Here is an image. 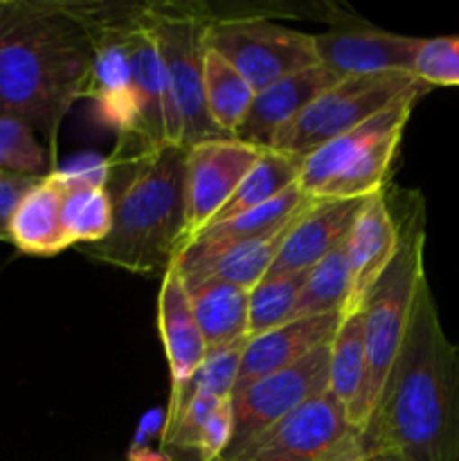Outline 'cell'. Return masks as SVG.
I'll use <instances>...</instances> for the list:
<instances>
[{
  "label": "cell",
  "mask_w": 459,
  "mask_h": 461,
  "mask_svg": "<svg viewBox=\"0 0 459 461\" xmlns=\"http://www.w3.org/2000/svg\"><path fill=\"white\" fill-rule=\"evenodd\" d=\"M345 315H315V318H300L291 322L274 327L261 336L250 338L243 349L241 365H238V376L234 383V392H241L250 383L279 372L284 367H291L297 360L309 356L324 342H331L340 327Z\"/></svg>",
  "instance_id": "ac0fdd59"
},
{
  "label": "cell",
  "mask_w": 459,
  "mask_h": 461,
  "mask_svg": "<svg viewBox=\"0 0 459 461\" xmlns=\"http://www.w3.org/2000/svg\"><path fill=\"white\" fill-rule=\"evenodd\" d=\"M304 201L306 194L302 192L300 185H292L286 192L279 194L277 198L255 207V210L246 212V214H238L234 216V219L223 221V223L207 225V228L201 230L189 243H202V246L216 248L228 246V243L246 241V239L261 237V234L270 232L273 228L282 225Z\"/></svg>",
  "instance_id": "4316f807"
},
{
  "label": "cell",
  "mask_w": 459,
  "mask_h": 461,
  "mask_svg": "<svg viewBox=\"0 0 459 461\" xmlns=\"http://www.w3.org/2000/svg\"><path fill=\"white\" fill-rule=\"evenodd\" d=\"M331 461H376V459L360 457V455L356 453V435H354L340 450H338V455Z\"/></svg>",
  "instance_id": "836d02e7"
},
{
  "label": "cell",
  "mask_w": 459,
  "mask_h": 461,
  "mask_svg": "<svg viewBox=\"0 0 459 461\" xmlns=\"http://www.w3.org/2000/svg\"><path fill=\"white\" fill-rule=\"evenodd\" d=\"M328 365H331V342H324L291 367L268 374L232 394L234 432L220 461L241 453L252 439L295 412L306 401L327 394Z\"/></svg>",
  "instance_id": "30bf717a"
},
{
  "label": "cell",
  "mask_w": 459,
  "mask_h": 461,
  "mask_svg": "<svg viewBox=\"0 0 459 461\" xmlns=\"http://www.w3.org/2000/svg\"><path fill=\"white\" fill-rule=\"evenodd\" d=\"M412 72L430 88L432 86H459V36L423 39Z\"/></svg>",
  "instance_id": "4dcf8cb0"
},
{
  "label": "cell",
  "mask_w": 459,
  "mask_h": 461,
  "mask_svg": "<svg viewBox=\"0 0 459 461\" xmlns=\"http://www.w3.org/2000/svg\"><path fill=\"white\" fill-rule=\"evenodd\" d=\"M376 461H459V347L446 338L428 279L376 410L356 435Z\"/></svg>",
  "instance_id": "6da1fadb"
},
{
  "label": "cell",
  "mask_w": 459,
  "mask_h": 461,
  "mask_svg": "<svg viewBox=\"0 0 459 461\" xmlns=\"http://www.w3.org/2000/svg\"><path fill=\"white\" fill-rule=\"evenodd\" d=\"M320 66L338 77L381 75V72H410L423 39L392 34L369 25L333 27L313 34Z\"/></svg>",
  "instance_id": "5bb4252c"
},
{
  "label": "cell",
  "mask_w": 459,
  "mask_h": 461,
  "mask_svg": "<svg viewBox=\"0 0 459 461\" xmlns=\"http://www.w3.org/2000/svg\"><path fill=\"white\" fill-rule=\"evenodd\" d=\"M93 45L72 3L0 0V115L57 149L61 122L86 99Z\"/></svg>",
  "instance_id": "7a4b0ae2"
},
{
  "label": "cell",
  "mask_w": 459,
  "mask_h": 461,
  "mask_svg": "<svg viewBox=\"0 0 459 461\" xmlns=\"http://www.w3.org/2000/svg\"><path fill=\"white\" fill-rule=\"evenodd\" d=\"M189 304L207 351L248 338V291L223 279H205L192 288Z\"/></svg>",
  "instance_id": "7402d4cb"
},
{
  "label": "cell",
  "mask_w": 459,
  "mask_h": 461,
  "mask_svg": "<svg viewBox=\"0 0 459 461\" xmlns=\"http://www.w3.org/2000/svg\"><path fill=\"white\" fill-rule=\"evenodd\" d=\"M158 329L169 363L171 394H176L201 367L207 345L194 318L187 288L174 266L162 275L160 295H158Z\"/></svg>",
  "instance_id": "d6986e66"
},
{
  "label": "cell",
  "mask_w": 459,
  "mask_h": 461,
  "mask_svg": "<svg viewBox=\"0 0 459 461\" xmlns=\"http://www.w3.org/2000/svg\"><path fill=\"white\" fill-rule=\"evenodd\" d=\"M184 162L183 144L148 149L120 135L106 160L112 228L86 252L135 275H165L184 241Z\"/></svg>",
  "instance_id": "3957f363"
},
{
  "label": "cell",
  "mask_w": 459,
  "mask_h": 461,
  "mask_svg": "<svg viewBox=\"0 0 459 461\" xmlns=\"http://www.w3.org/2000/svg\"><path fill=\"white\" fill-rule=\"evenodd\" d=\"M129 57L130 88L135 99V129L133 133L126 135H133L148 149L183 144V129L171 106L165 68L144 5H135L129 34Z\"/></svg>",
  "instance_id": "4fadbf2b"
},
{
  "label": "cell",
  "mask_w": 459,
  "mask_h": 461,
  "mask_svg": "<svg viewBox=\"0 0 459 461\" xmlns=\"http://www.w3.org/2000/svg\"><path fill=\"white\" fill-rule=\"evenodd\" d=\"M408 210L399 216V246L394 259L378 277L363 304L364 327V381L358 401L346 414L356 435L363 430L376 410L387 374L399 356L408 331L410 313L421 282L426 279V210L421 196L405 198Z\"/></svg>",
  "instance_id": "277c9868"
},
{
  "label": "cell",
  "mask_w": 459,
  "mask_h": 461,
  "mask_svg": "<svg viewBox=\"0 0 459 461\" xmlns=\"http://www.w3.org/2000/svg\"><path fill=\"white\" fill-rule=\"evenodd\" d=\"M72 5L93 45V66L86 97L94 102V111L104 126L120 131V135L133 133L135 99L130 88L129 34L135 5Z\"/></svg>",
  "instance_id": "9c48e42d"
},
{
  "label": "cell",
  "mask_w": 459,
  "mask_h": 461,
  "mask_svg": "<svg viewBox=\"0 0 459 461\" xmlns=\"http://www.w3.org/2000/svg\"><path fill=\"white\" fill-rule=\"evenodd\" d=\"M364 381V327L363 311H354L342 318L331 340V365H328V394L349 414L358 401Z\"/></svg>",
  "instance_id": "d4e9b609"
},
{
  "label": "cell",
  "mask_w": 459,
  "mask_h": 461,
  "mask_svg": "<svg viewBox=\"0 0 459 461\" xmlns=\"http://www.w3.org/2000/svg\"><path fill=\"white\" fill-rule=\"evenodd\" d=\"M248 340H250V338H243V340L232 342V345L228 347H220V349L207 351L201 367H198L196 374L189 378L187 385L180 392H176V394H171L169 410H166V421H171V419L178 414V410L183 408L194 394H210L216 396V399L232 396L234 383H237L238 376V365H241V356Z\"/></svg>",
  "instance_id": "f1b7e54d"
},
{
  "label": "cell",
  "mask_w": 459,
  "mask_h": 461,
  "mask_svg": "<svg viewBox=\"0 0 459 461\" xmlns=\"http://www.w3.org/2000/svg\"><path fill=\"white\" fill-rule=\"evenodd\" d=\"M430 86L418 81L394 104L304 156L297 185L310 198H367L390 174L412 108Z\"/></svg>",
  "instance_id": "5b68a950"
},
{
  "label": "cell",
  "mask_w": 459,
  "mask_h": 461,
  "mask_svg": "<svg viewBox=\"0 0 459 461\" xmlns=\"http://www.w3.org/2000/svg\"><path fill=\"white\" fill-rule=\"evenodd\" d=\"M302 162H304V158L274 151V149L261 151L255 165L248 169V174L243 176L230 201L220 207V212L212 219L210 225L223 223V221L234 219V216L246 214V212L273 201L279 194L286 192L288 187L297 185Z\"/></svg>",
  "instance_id": "603a6c76"
},
{
  "label": "cell",
  "mask_w": 459,
  "mask_h": 461,
  "mask_svg": "<svg viewBox=\"0 0 459 461\" xmlns=\"http://www.w3.org/2000/svg\"><path fill=\"white\" fill-rule=\"evenodd\" d=\"M306 273L266 275L248 291V338H256L274 327L291 322Z\"/></svg>",
  "instance_id": "83f0119b"
},
{
  "label": "cell",
  "mask_w": 459,
  "mask_h": 461,
  "mask_svg": "<svg viewBox=\"0 0 459 461\" xmlns=\"http://www.w3.org/2000/svg\"><path fill=\"white\" fill-rule=\"evenodd\" d=\"M202 88H205V108L212 124L225 138H234L255 102V88L243 79L232 63L225 61L207 45L205 63H202Z\"/></svg>",
  "instance_id": "cb8c5ba5"
},
{
  "label": "cell",
  "mask_w": 459,
  "mask_h": 461,
  "mask_svg": "<svg viewBox=\"0 0 459 461\" xmlns=\"http://www.w3.org/2000/svg\"><path fill=\"white\" fill-rule=\"evenodd\" d=\"M364 198H310L268 275L309 273L349 237Z\"/></svg>",
  "instance_id": "9a60e30c"
},
{
  "label": "cell",
  "mask_w": 459,
  "mask_h": 461,
  "mask_svg": "<svg viewBox=\"0 0 459 461\" xmlns=\"http://www.w3.org/2000/svg\"><path fill=\"white\" fill-rule=\"evenodd\" d=\"M151 25L174 113L183 129V147L214 138H225L205 108L202 63L205 34L212 18L194 3H144Z\"/></svg>",
  "instance_id": "8992f818"
},
{
  "label": "cell",
  "mask_w": 459,
  "mask_h": 461,
  "mask_svg": "<svg viewBox=\"0 0 459 461\" xmlns=\"http://www.w3.org/2000/svg\"><path fill=\"white\" fill-rule=\"evenodd\" d=\"M351 297V273L346 261L345 243L331 255L324 257L320 264L306 273V282L297 297L292 320L315 318V315L346 313Z\"/></svg>",
  "instance_id": "484cf974"
},
{
  "label": "cell",
  "mask_w": 459,
  "mask_h": 461,
  "mask_svg": "<svg viewBox=\"0 0 459 461\" xmlns=\"http://www.w3.org/2000/svg\"><path fill=\"white\" fill-rule=\"evenodd\" d=\"M234 432V403L232 396L219 401L214 412L207 419L198 439V461H220Z\"/></svg>",
  "instance_id": "1f68e13d"
},
{
  "label": "cell",
  "mask_w": 459,
  "mask_h": 461,
  "mask_svg": "<svg viewBox=\"0 0 459 461\" xmlns=\"http://www.w3.org/2000/svg\"><path fill=\"white\" fill-rule=\"evenodd\" d=\"M205 45L232 63L255 93L284 77L320 66L313 34L261 16L212 18Z\"/></svg>",
  "instance_id": "ba28073f"
},
{
  "label": "cell",
  "mask_w": 459,
  "mask_h": 461,
  "mask_svg": "<svg viewBox=\"0 0 459 461\" xmlns=\"http://www.w3.org/2000/svg\"><path fill=\"white\" fill-rule=\"evenodd\" d=\"M259 153L237 138H214L187 147L183 248L212 223Z\"/></svg>",
  "instance_id": "7c38bea8"
},
{
  "label": "cell",
  "mask_w": 459,
  "mask_h": 461,
  "mask_svg": "<svg viewBox=\"0 0 459 461\" xmlns=\"http://www.w3.org/2000/svg\"><path fill=\"white\" fill-rule=\"evenodd\" d=\"M396 246H399V221L381 189L364 198V205L360 207L351 225L349 237L345 239L351 273V297L346 313L363 309L372 286L394 259Z\"/></svg>",
  "instance_id": "2e32d148"
},
{
  "label": "cell",
  "mask_w": 459,
  "mask_h": 461,
  "mask_svg": "<svg viewBox=\"0 0 459 461\" xmlns=\"http://www.w3.org/2000/svg\"><path fill=\"white\" fill-rule=\"evenodd\" d=\"M338 79L342 77L333 75L324 66H313L274 81L255 95V102L234 138L266 151L273 147L279 131L286 129L320 93L331 88Z\"/></svg>",
  "instance_id": "e0dca14e"
},
{
  "label": "cell",
  "mask_w": 459,
  "mask_h": 461,
  "mask_svg": "<svg viewBox=\"0 0 459 461\" xmlns=\"http://www.w3.org/2000/svg\"><path fill=\"white\" fill-rule=\"evenodd\" d=\"M61 183V214L70 243L93 246L112 228V201L106 189V160L93 169L57 171Z\"/></svg>",
  "instance_id": "ffe728a7"
},
{
  "label": "cell",
  "mask_w": 459,
  "mask_h": 461,
  "mask_svg": "<svg viewBox=\"0 0 459 461\" xmlns=\"http://www.w3.org/2000/svg\"><path fill=\"white\" fill-rule=\"evenodd\" d=\"M40 178L30 176H16L0 171V241H9L12 232V219L16 214L18 205L25 198V194L39 183Z\"/></svg>",
  "instance_id": "d6a6232c"
},
{
  "label": "cell",
  "mask_w": 459,
  "mask_h": 461,
  "mask_svg": "<svg viewBox=\"0 0 459 461\" xmlns=\"http://www.w3.org/2000/svg\"><path fill=\"white\" fill-rule=\"evenodd\" d=\"M9 243L32 257H54L72 246L63 225L57 171L40 178L25 194L12 219Z\"/></svg>",
  "instance_id": "44dd1931"
},
{
  "label": "cell",
  "mask_w": 459,
  "mask_h": 461,
  "mask_svg": "<svg viewBox=\"0 0 459 461\" xmlns=\"http://www.w3.org/2000/svg\"><path fill=\"white\" fill-rule=\"evenodd\" d=\"M418 81L410 72L342 77L320 93L286 129L279 131L270 149L300 158L309 156L328 140L349 133L385 111Z\"/></svg>",
  "instance_id": "52a82bcc"
},
{
  "label": "cell",
  "mask_w": 459,
  "mask_h": 461,
  "mask_svg": "<svg viewBox=\"0 0 459 461\" xmlns=\"http://www.w3.org/2000/svg\"><path fill=\"white\" fill-rule=\"evenodd\" d=\"M356 435L331 394L315 396L225 461H331Z\"/></svg>",
  "instance_id": "8fae6325"
},
{
  "label": "cell",
  "mask_w": 459,
  "mask_h": 461,
  "mask_svg": "<svg viewBox=\"0 0 459 461\" xmlns=\"http://www.w3.org/2000/svg\"><path fill=\"white\" fill-rule=\"evenodd\" d=\"M0 171L30 178H45L57 171L54 160L36 140V131L18 117L0 115Z\"/></svg>",
  "instance_id": "f546056e"
}]
</instances>
